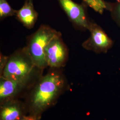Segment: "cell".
<instances>
[{
    "instance_id": "1",
    "label": "cell",
    "mask_w": 120,
    "mask_h": 120,
    "mask_svg": "<svg viewBox=\"0 0 120 120\" xmlns=\"http://www.w3.org/2000/svg\"><path fill=\"white\" fill-rule=\"evenodd\" d=\"M58 69H51L35 85L28 101L29 114L41 116L64 91L66 81L63 74Z\"/></svg>"
},
{
    "instance_id": "2",
    "label": "cell",
    "mask_w": 120,
    "mask_h": 120,
    "mask_svg": "<svg viewBox=\"0 0 120 120\" xmlns=\"http://www.w3.org/2000/svg\"><path fill=\"white\" fill-rule=\"evenodd\" d=\"M37 69H39L25 47L9 56L0 77L16 81L32 80Z\"/></svg>"
},
{
    "instance_id": "3",
    "label": "cell",
    "mask_w": 120,
    "mask_h": 120,
    "mask_svg": "<svg viewBox=\"0 0 120 120\" xmlns=\"http://www.w3.org/2000/svg\"><path fill=\"white\" fill-rule=\"evenodd\" d=\"M61 34L47 25H42L28 39L26 48L35 66L42 70L48 67L45 50L52 39Z\"/></svg>"
},
{
    "instance_id": "4",
    "label": "cell",
    "mask_w": 120,
    "mask_h": 120,
    "mask_svg": "<svg viewBox=\"0 0 120 120\" xmlns=\"http://www.w3.org/2000/svg\"><path fill=\"white\" fill-rule=\"evenodd\" d=\"M89 31L90 37L82 44L84 49L100 54L107 53L112 47L113 41L97 23L92 22Z\"/></svg>"
},
{
    "instance_id": "5",
    "label": "cell",
    "mask_w": 120,
    "mask_h": 120,
    "mask_svg": "<svg viewBox=\"0 0 120 120\" xmlns=\"http://www.w3.org/2000/svg\"><path fill=\"white\" fill-rule=\"evenodd\" d=\"M48 66L51 69H59L64 67L69 57V51L61 38V34L51 40L45 50Z\"/></svg>"
},
{
    "instance_id": "6",
    "label": "cell",
    "mask_w": 120,
    "mask_h": 120,
    "mask_svg": "<svg viewBox=\"0 0 120 120\" xmlns=\"http://www.w3.org/2000/svg\"><path fill=\"white\" fill-rule=\"evenodd\" d=\"M57 0L73 26L79 30L89 31L92 22L88 16L86 5L77 4L72 0Z\"/></svg>"
},
{
    "instance_id": "7",
    "label": "cell",
    "mask_w": 120,
    "mask_h": 120,
    "mask_svg": "<svg viewBox=\"0 0 120 120\" xmlns=\"http://www.w3.org/2000/svg\"><path fill=\"white\" fill-rule=\"evenodd\" d=\"M32 80L16 81L0 77V104L13 99L22 91L29 85Z\"/></svg>"
},
{
    "instance_id": "8",
    "label": "cell",
    "mask_w": 120,
    "mask_h": 120,
    "mask_svg": "<svg viewBox=\"0 0 120 120\" xmlns=\"http://www.w3.org/2000/svg\"><path fill=\"white\" fill-rule=\"evenodd\" d=\"M26 115L23 105L12 99L0 104V120H19Z\"/></svg>"
},
{
    "instance_id": "9",
    "label": "cell",
    "mask_w": 120,
    "mask_h": 120,
    "mask_svg": "<svg viewBox=\"0 0 120 120\" xmlns=\"http://www.w3.org/2000/svg\"><path fill=\"white\" fill-rule=\"evenodd\" d=\"M15 16L26 28H33L38 16L35 9L33 0H26L23 6L17 10Z\"/></svg>"
},
{
    "instance_id": "10",
    "label": "cell",
    "mask_w": 120,
    "mask_h": 120,
    "mask_svg": "<svg viewBox=\"0 0 120 120\" xmlns=\"http://www.w3.org/2000/svg\"><path fill=\"white\" fill-rule=\"evenodd\" d=\"M82 3L93 9L97 13L102 15L105 10L110 12L112 2L105 0H82Z\"/></svg>"
},
{
    "instance_id": "11",
    "label": "cell",
    "mask_w": 120,
    "mask_h": 120,
    "mask_svg": "<svg viewBox=\"0 0 120 120\" xmlns=\"http://www.w3.org/2000/svg\"><path fill=\"white\" fill-rule=\"evenodd\" d=\"M17 10L13 9L7 0H0V19L15 16Z\"/></svg>"
},
{
    "instance_id": "12",
    "label": "cell",
    "mask_w": 120,
    "mask_h": 120,
    "mask_svg": "<svg viewBox=\"0 0 120 120\" xmlns=\"http://www.w3.org/2000/svg\"><path fill=\"white\" fill-rule=\"evenodd\" d=\"M109 12L112 21L120 28V0H116L115 2H112Z\"/></svg>"
},
{
    "instance_id": "13",
    "label": "cell",
    "mask_w": 120,
    "mask_h": 120,
    "mask_svg": "<svg viewBox=\"0 0 120 120\" xmlns=\"http://www.w3.org/2000/svg\"><path fill=\"white\" fill-rule=\"evenodd\" d=\"M9 56H4L3 54L0 53V73L2 72L3 69L6 64L8 60Z\"/></svg>"
},
{
    "instance_id": "14",
    "label": "cell",
    "mask_w": 120,
    "mask_h": 120,
    "mask_svg": "<svg viewBox=\"0 0 120 120\" xmlns=\"http://www.w3.org/2000/svg\"><path fill=\"white\" fill-rule=\"evenodd\" d=\"M41 118V116H36L34 115H32L29 114L23 117L20 120H40Z\"/></svg>"
}]
</instances>
